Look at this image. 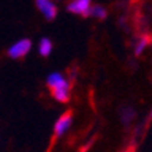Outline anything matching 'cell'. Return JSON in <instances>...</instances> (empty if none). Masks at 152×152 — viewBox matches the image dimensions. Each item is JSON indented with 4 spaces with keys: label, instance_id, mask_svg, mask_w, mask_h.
Returning a JSON list of instances; mask_svg holds the SVG:
<instances>
[{
    "label": "cell",
    "instance_id": "6da1fadb",
    "mask_svg": "<svg viewBox=\"0 0 152 152\" xmlns=\"http://www.w3.org/2000/svg\"><path fill=\"white\" fill-rule=\"evenodd\" d=\"M46 85L49 87L52 92V96L55 98L57 102L66 103L70 101V89L71 84L64 75L59 71L50 73L46 78Z\"/></svg>",
    "mask_w": 152,
    "mask_h": 152
},
{
    "label": "cell",
    "instance_id": "7a4b0ae2",
    "mask_svg": "<svg viewBox=\"0 0 152 152\" xmlns=\"http://www.w3.org/2000/svg\"><path fill=\"white\" fill-rule=\"evenodd\" d=\"M32 49V42L31 39H28V38H23V39H20V41L14 42L13 45L9 48V56L11 59L17 60V59H21L24 56H27L29 52Z\"/></svg>",
    "mask_w": 152,
    "mask_h": 152
},
{
    "label": "cell",
    "instance_id": "3957f363",
    "mask_svg": "<svg viewBox=\"0 0 152 152\" xmlns=\"http://www.w3.org/2000/svg\"><path fill=\"white\" fill-rule=\"evenodd\" d=\"M71 124H73V113H71V112L63 113L59 119L56 120L55 127H53V134H55L56 138L63 137V135L70 130Z\"/></svg>",
    "mask_w": 152,
    "mask_h": 152
},
{
    "label": "cell",
    "instance_id": "277c9868",
    "mask_svg": "<svg viewBox=\"0 0 152 152\" xmlns=\"http://www.w3.org/2000/svg\"><path fill=\"white\" fill-rule=\"evenodd\" d=\"M37 9L42 13V15L46 20L52 21L57 15V6L55 4V0H35Z\"/></svg>",
    "mask_w": 152,
    "mask_h": 152
},
{
    "label": "cell",
    "instance_id": "5b68a950",
    "mask_svg": "<svg viewBox=\"0 0 152 152\" xmlns=\"http://www.w3.org/2000/svg\"><path fill=\"white\" fill-rule=\"evenodd\" d=\"M91 6H92V0H71L67 4V11L88 17Z\"/></svg>",
    "mask_w": 152,
    "mask_h": 152
},
{
    "label": "cell",
    "instance_id": "8992f818",
    "mask_svg": "<svg viewBox=\"0 0 152 152\" xmlns=\"http://www.w3.org/2000/svg\"><path fill=\"white\" fill-rule=\"evenodd\" d=\"M53 50V43L49 38H42L39 43H38V53L42 57H48Z\"/></svg>",
    "mask_w": 152,
    "mask_h": 152
},
{
    "label": "cell",
    "instance_id": "52a82bcc",
    "mask_svg": "<svg viewBox=\"0 0 152 152\" xmlns=\"http://www.w3.org/2000/svg\"><path fill=\"white\" fill-rule=\"evenodd\" d=\"M89 15H92L98 20H105L107 17V11L101 4H92L91 9H89Z\"/></svg>",
    "mask_w": 152,
    "mask_h": 152
},
{
    "label": "cell",
    "instance_id": "ba28073f",
    "mask_svg": "<svg viewBox=\"0 0 152 152\" xmlns=\"http://www.w3.org/2000/svg\"><path fill=\"white\" fill-rule=\"evenodd\" d=\"M148 43H149V39H148L147 37H142V38H141V39L137 42L135 49H134V53H135V56L142 55V52L145 50V48L148 46Z\"/></svg>",
    "mask_w": 152,
    "mask_h": 152
},
{
    "label": "cell",
    "instance_id": "9c48e42d",
    "mask_svg": "<svg viewBox=\"0 0 152 152\" xmlns=\"http://www.w3.org/2000/svg\"><path fill=\"white\" fill-rule=\"evenodd\" d=\"M55 1H61V0H55Z\"/></svg>",
    "mask_w": 152,
    "mask_h": 152
},
{
    "label": "cell",
    "instance_id": "30bf717a",
    "mask_svg": "<svg viewBox=\"0 0 152 152\" xmlns=\"http://www.w3.org/2000/svg\"><path fill=\"white\" fill-rule=\"evenodd\" d=\"M151 117H152V109H151Z\"/></svg>",
    "mask_w": 152,
    "mask_h": 152
}]
</instances>
